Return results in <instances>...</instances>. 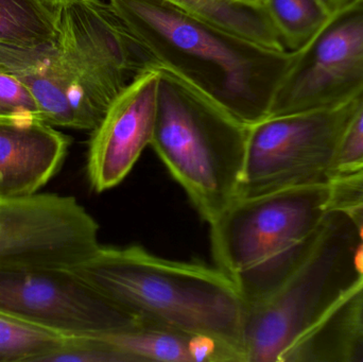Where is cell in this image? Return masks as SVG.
I'll return each mask as SVG.
<instances>
[{
	"instance_id": "22",
	"label": "cell",
	"mask_w": 363,
	"mask_h": 362,
	"mask_svg": "<svg viewBox=\"0 0 363 362\" xmlns=\"http://www.w3.org/2000/svg\"><path fill=\"white\" fill-rule=\"evenodd\" d=\"M363 162V100L350 123L337 159L334 172L353 167Z\"/></svg>"
},
{
	"instance_id": "17",
	"label": "cell",
	"mask_w": 363,
	"mask_h": 362,
	"mask_svg": "<svg viewBox=\"0 0 363 362\" xmlns=\"http://www.w3.org/2000/svg\"><path fill=\"white\" fill-rule=\"evenodd\" d=\"M66 337L0 312V362H38Z\"/></svg>"
},
{
	"instance_id": "10",
	"label": "cell",
	"mask_w": 363,
	"mask_h": 362,
	"mask_svg": "<svg viewBox=\"0 0 363 362\" xmlns=\"http://www.w3.org/2000/svg\"><path fill=\"white\" fill-rule=\"evenodd\" d=\"M362 94L363 0H356L296 51L269 117L340 108Z\"/></svg>"
},
{
	"instance_id": "9",
	"label": "cell",
	"mask_w": 363,
	"mask_h": 362,
	"mask_svg": "<svg viewBox=\"0 0 363 362\" xmlns=\"http://www.w3.org/2000/svg\"><path fill=\"white\" fill-rule=\"evenodd\" d=\"M0 312L65 336H111L140 319L69 269L0 270Z\"/></svg>"
},
{
	"instance_id": "23",
	"label": "cell",
	"mask_w": 363,
	"mask_h": 362,
	"mask_svg": "<svg viewBox=\"0 0 363 362\" xmlns=\"http://www.w3.org/2000/svg\"><path fill=\"white\" fill-rule=\"evenodd\" d=\"M342 361L363 362V337L347 342L343 351Z\"/></svg>"
},
{
	"instance_id": "15",
	"label": "cell",
	"mask_w": 363,
	"mask_h": 362,
	"mask_svg": "<svg viewBox=\"0 0 363 362\" xmlns=\"http://www.w3.org/2000/svg\"><path fill=\"white\" fill-rule=\"evenodd\" d=\"M199 18L273 50H287L264 4L234 0H165ZM289 51V50H288Z\"/></svg>"
},
{
	"instance_id": "7",
	"label": "cell",
	"mask_w": 363,
	"mask_h": 362,
	"mask_svg": "<svg viewBox=\"0 0 363 362\" xmlns=\"http://www.w3.org/2000/svg\"><path fill=\"white\" fill-rule=\"evenodd\" d=\"M363 94L340 108L270 116L247 129L237 198L328 182Z\"/></svg>"
},
{
	"instance_id": "13",
	"label": "cell",
	"mask_w": 363,
	"mask_h": 362,
	"mask_svg": "<svg viewBox=\"0 0 363 362\" xmlns=\"http://www.w3.org/2000/svg\"><path fill=\"white\" fill-rule=\"evenodd\" d=\"M59 31V6L0 0V63L12 70L43 65L55 55Z\"/></svg>"
},
{
	"instance_id": "2",
	"label": "cell",
	"mask_w": 363,
	"mask_h": 362,
	"mask_svg": "<svg viewBox=\"0 0 363 362\" xmlns=\"http://www.w3.org/2000/svg\"><path fill=\"white\" fill-rule=\"evenodd\" d=\"M59 28L46 63L13 72L47 125L93 131L121 91L159 63L110 2L64 0Z\"/></svg>"
},
{
	"instance_id": "24",
	"label": "cell",
	"mask_w": 363,
	"mask_h": 362,
	"mask_svg": "<svg viewBox=\"0 0 363 362\" xmlns=\"http://www.w3.org/2000/svg\"><path fill=\"white\" fill-rule=\"evenodd\" d=\"M320 1L326 6V9H328L332 14H335V13L343 10V9L349 6L350 4H353L356 0H320Z\"/></svg>"
},
{
	"instance_id": "16",
	"label": "cell",
	"mask_w": 363,
	"mask_h": 362,
	"mask_svg": "<svg viewBox=\"0 0 363 362\" xmlns=\"http://www.w3.org/2000/svg\"><path fill=\"white\" fill-rule=\"evenodd\" d=\"M262 4L289 51L306 46L333 15L320 0H264Z\"/></svg>"
},
{
	"instance_id": "3",
	"label": "cell",
	"mask_w": 363,
	"mask_h": 362,
	"mask_svg": "<svg viewBox=\"0 0 363 362\" xmlns=\"http://www.w3.org/2000/svg\"><path fill=\"white\" fill-rule=\"evenodd\" d=\"M69 270L138 319L216 340L245 362L247 305L218 268L169 261L140 246H101Z\"/></svg>"
},
{
	"instance_id": "19",
	"label": "cell",
	"mask_w": 363,
	"mask_h": 362,
	"mask_svg": "<svg viewBox=\"0 0 363 362\" xmlns=\"http://www.w3.org/2000/svg\"><path fill=\"white\" fill-rule=\"evenodd\" d=\"M34 121L44 120L33 94L12 69L0 63V123Z\"/></svg>"
},
{
	"instance_id": "21",
	"label": "cell",
	"mask_w": 363,
	"mask_h": 362,
	"mask_svg": "<svg viewBox=\"0 0 363 362\" xmlns=\"http://www.w3.org/2000/svg\"><path fill=\"white\" fill-rule=\"evenodd\" d=\"M328 325L341 361L347 342L363 337V288L333 317Z\"/></svg>"
},
{
	"instance_id": "29",
	"label": "cell",
	"mask_w": 363,
	"mask_h": 362,
	"mask_svg": "<svg viewBox=\"0 0 363 362\" xmlns=\"http://www.w3.org/2000/svg\"><path fill=\"white\" fill-rule=\"evenodd\" d=\"M44 1H46L47 4H52V6H60V4L64 2V0H44Z\"/></svg>"
},
{
	"instance_id": "14",
	"label": "cell",
	"mask_w": 363,
	"mask_h": 362,
	"mask_svg": "<svg viewBox=\"0 0 363 362\" xmlns=\"http://www.w3.org/2000/svg\"><path fill=\"white\" fill-rule=\"evenodd\" d=\"M134 362H239L238 355L216 340L142 320L133 329L106 336Z\"/></svg>"
},
{
	"instance_id": "4",
	"label": "cell",
	"mask_w": 363,
	"mask_h": 362,
	"mask_svg": "<svg viewBox=\"0 0 363 362\" xmlns=\"http://www.w3.org/2000/svg\"><path fill=\"white\" fill-rule=\"evenodd\" d=\"M328 182L236 198L211 225L216 268L247 306L274 293L298 267L330 212Z\"/></svg>"
},
{
	"instance_id": "20",
	"label": "cell",
	"mask_w": 363,
	"mask_h": 362,
	"mask_svg": "<svg viewBox=\"0 0 363 362\" xmlns=\"http://www.w3.org/2000/svg\"><path fill=\"white\" fill-rule=\"evenodd\" d=\"M328 212L340 213L354 225L363 221V162L335 172L328 180Z\"/></svg>"
},
{
	"instance_id": "8",
	"label": "cell",
	"mask_w": 363,
	"mask_h": 362,
	"mask_svg": "<svg viewBox=\"0 0 363 362\" xmlns=\"http://www.w3.org/2000/svg\"><path fill=\"white\" fill-rule=\"evenodd\" d=\"M100 247L99 225L76 198L0 199V270L72 269Z\"/></svg>"
},
{
	"instance_id": "12",
	"label": "cell",
	"mask_w": 363,
	"mask_h": 362,
	"mask_svg": "<svg viewBox=\"0 0 363 362\" xmlns=\"http://www.w3.org/2000/svg\"><path fill=\"white\" fill-rule=\"evenodd\" d=\"M70 138L44 121L0 123V199L38 193L57 174Z\"/></svg>"
},
{
	"instance_id": "28",
	"label": "cell",
	"mask_w": 363,
	"mask_h": 362,
	"mask_svg": "<svg viewBox=\"0 0 363 362\" xmlns=\"http://www.w3.org/2000/svg\"><path fill=\"white\" fill-rule=\"evenodd\" d=\"M234 1L245 2V4H262L264 0H234Z\"/></svg>"
},
{
	"instance_id": "26",
	"label": "cell",
	"mask_w": 363,
	"mask_h": 362,
	"mask_svg": "<svg viewBox=\"0 0 363 362\" xmlns=\"http://www.w3.org/2000/svg\"><path fill=\"white\" fill-rule=\"evenodd\" d=\"M356 230H357L358 237H359L360 242H363V221L359 225H355Z\"/></svg>"
},
{
	"instance_id": "5",
	"label": "cell",
	"mask_w": 363,
	"mask_h": 362,
	"mask_svg": "<svg viewBox=\"0 0 363 362\" xmlns=\"http://www.w3.org/2000/svg\"><path fill=\"white\" fill-rule=\"evenodd\" d=\"M157 70L150 146L211 223L238 195L249 125L169 68L159 64Z\"/></svg>"
},
{
	"instance_id": "1",
	"label": "cell",
	"mask_w": 363,
	"mask_h": 362,
	"mask_svg": "<svg viewBox=\"0 0 363 362\" xmlns=\"http://www.w3.org/2000/svg\"><path fill=\"white\" fill-rule=\"evenodd\" d=\"M160 65L252 125L270 114L296 51L256 44L165 0H108Z\"/></svg>"
},
{
	"instance_id": "25",
	"label": "cell",
	"mask_w": 363,
	"mask_h": 362,
	"mask_svg": "<svg viewBox=\"0 0 363 362\" xmlns=\"http://www.w3.org/2000/svg\"><path fill=\"white\" fill-rule=\"evenodd\" d=\"M353 266L358 276H363V242H358L353 255Z\"/></svg>"
},
{
	"instance_id": "27",
	"label": "cell",
	"mask_w": 363,
	"mask_h": 362,
	"mask_svg": "<svg viewBox=\"0 0 363 362\" xmlns=\"http://www.w3.org/2000/svg\"><path fill=\"white\" fill-rule=\"evenodd\" d=\"M356 289L357 291L362 290L363 288V276H358L357 280L355 282Z\"/></svg>"
},
{
	"instance_id": "6",
	"label": "cell",
	"mask_w": 363,
	"mask_h": 362,
	"mask_svg": "<svg viewBox=\"0 0 363 362\" xmlns=\"http://www.w3.org/2000/svg\"><path fill=\"white\" fill-rule=\"evenodd\" d=\"M351 219L330 212L298 267L268 298L247 306L245 362L303 361L313 340L347 304L357 280L353 255L359 242Z\"/></svg>"
},
{
	"instance_id": "11",
	"label": "cell",
	"mask_w": 363,
	"mask_h": 362,
	"mask_svg": "<svg viewBox=\"0 0 363 362\" xmlns=\"http://www.w3.org/2000/svg\"><path fill=\"white\" fill-rule=\"evenodd\" d=\"M157 65L136 77L91 131L86 174L96 193L121 184L152 142L160 77Z\"/></svg>"
},
{
	"instance_id": "18",
	"label": "cell",
	"mask_w": 363,
	"mask_h": 362,
	"mask_svg": "<svg viewBox=\"0 0 363 362\" xmlns=\"http://www.w3.org/2000/svg\"><path fill=\"white\" fill-rule=\"evenodd\" d=\"M38 362H134L106 336H67Z\"/></svg>"
}]
</instances>
